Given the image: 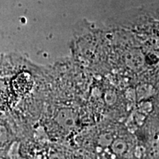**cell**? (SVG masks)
Here are the masks:
<instances>
[{
  "instance_id": "cell-1",
  "label": "cell",
  "mask_w": 159,
  "mask_h": 159,
  "mask_svg": "<svg viewBox=\"0 0 159 159\" xmlns=\"http://www.w3.org/2000/svg\"><path fill=\"white\" fill-rule=\"evenodd\" d=\"M33 82L28 75L22 74L19 75L15 80V88L20 94H25L31 89Z\"/></svg>"
}]
</instances>
